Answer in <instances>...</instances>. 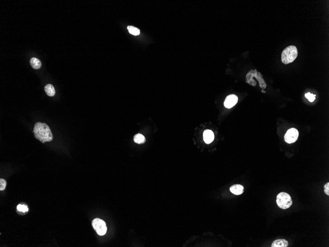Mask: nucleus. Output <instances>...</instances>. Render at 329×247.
I'll return each mask as SVG.
<instances>
[{
	"instance_id": "3",
	"label": "nucleus",
	"mask_w": 329,
	"mask_h": 247,
	"mask_svg": "<svg viewBox=\"0 0 329 247\" xmlns=\"http://www.w3.org/2000/svg\"><path fill=\"white\" fill-rule=\"evenodd\" d=\"M276 203L280 208L285 210L292 206L293 201L289 194L284 192H281L277 195Z\"/></svg>"
},
{
	"instance_id": "16",
	"label": "nucleus",
	"mask_w": 329,
	"mask_h": 247,
	"mask_svg": "<svg viewBox=\"0 0 329 247\" xmlns=\"http://www.w3.org/2000/svg\"><path fill=\"white\" fill-rule=\"evenodd\" d=\"M7 186V182L3 178L0 179V190L3 191L5 189Z\"/></svg>"
},
{
	"instance_id": "15",
	"label": "nucleus",
	"mask_w": 329,
	"mask_h": 247,
	"mask_svg": "<svg viewBox=\"0 0 329 247\" xmlns=\"http://www.w3.org/2000/svg\"><path fill=\"white\" fill-rule=\"evenodd\" d=\"M305 96L310 102H313L315 99V95L312 94L311 93L308 92V93H306L305 94Z\"/></svg>"
},
{
	"instance_id": "2",
	"label": "nucleus",
	"mask_w": 329,
	"mask_h": 247,
	"mask_svg": "<svg viewBox=\"0 0 329 247\" xmlns=\"http://www.w3.org/2000/svg\"><path fill=\"white\" fill-rule=\"evenodd\" d=\"M298 55V49L295 45H290L284 49L281 54V61L284 64L293 62Z\"/></svg>"
},
{
	"instance_id": "1",
	"label": "nucleus",
	"mask_w": 329,
	"mask_h": 247,
	"mask_svg": "<svg viewBox=\"0 0 329 247\" xmlns=\"http://www.w3.org/2000/svg\"><path fill=\"white\" fill-rule=\"evenodd\" d=\"M35 137L43 143L51 142L53 140V135L50 129L47 124L38 122L35 124L34 130Z\"/></svg>"
},
{
	"instance_id": "12",
	"label": "nucleus",
	"mask_w": 329,
	"mask_h": 247,
	"mask_svg": "<svg viewBox=\"0 0 329 247\" xmlns=\"http://www.w3.org/2000/svg\"><path fill=\"white\" fill-rule=\"evenodd\" d=\"M133 140L137 144H144V143H145V138L141 134H137L134 136Z\"/></svg>"
},
{
	"instance_id": "6",
	"label": "nucleus",
	"mask_w": 329,
	"mask_h": 247,
	"mask_svg": "<svg viewBox=\"0 0 329 247\" xmlns=\"http://www.w3.org/2000/svg\"><path fill=\"white\" fill-rule=\"evenodd\" d=\"M238 101V98L235 95L231 94L227 96L224 101V106L228 109H230L234 106Z\"/></svg>"
},
{
	"instance_id": "14",
	"label": "nucleus",
	"mask_w": 329,
	"mask_h": 247,
	"mask_svg": "<svg viewBox=\"0 0 329 247\" xmlns=\"http://www.w3.org/2000/svg\"><path fill=\"white\" fill-rule=\"evenodd\" d=\"M17 209L18 211L19 212H26L28 211V208L27 206L24 205L19 204L17 205Z\"/></svg>"
},
{
	"instance_id": "9",
	"label": "nucleus",
	"mask_w": 329,
	"mask_h": 247,
	"mask_svg": "<svg viewBox=\"0 0 329 247\" xmlns=\"http://www.w3.org/2000/svg\"><path fill=\"white\" fill-rule=\"evenodd\" d=\"M288 246V242L287 241L283 239H277L274 241L271 247H287Z\"/></svg>"
},
{
	"instance_id": "5",
	"label": "nucleus",
	"mask_w": 329,
	"mask_h": 247,
	"mask_svg": "<svg viewBox=\"0 0 329 247\" xmlns=\"http://www.w3.org/2000/svg\"><path fill=\"white\" fill-rule=\"evenodd\" d=\"M299 131L296 128H292L287 131L284 136V140L288 144L295 142L299 137Z\"/></svg>"
},
{
	"instance_id": "11",
	"label": "nucleus",
	"mask_w": 329,
	"mask_h": 247,
	"mask_svg": "<svg viewBox=\"0 0 329 247\" xmlns=\"http://www.w3.org/2000/svg\"><path fill=\"white\" fill-rule=\"evenodd\" d=\"M30 64L34 69H39L41 67L42 63L39 59L33 57L30 60Z\"/></svg>"
},
{
	"instance_id": "17",
	"label": "nucleus",
	"mask_w": 329,
	"mask_h": 247,
	"mask_svg": "<svg viewBox=\"0 0 329 247\" xmlns=\"http://www.w3.org/2000/svg\"><path fill=\"white\" fill-rule=\"evenodd\" d=\"M324 192L327 196H329V183H327L324 185Z\"/></svg>"
},
{
	"instance_id": "4",
	"label": "nucleus",
	"mask_w": 329,
	"mask_h": 247,
	"mask_svg": "<svg viewBox=\"0 0 329 247\" xmlns=\"http://www.w3.org/2000/svg\"><path fill=\"white\" fill-rule=\"evenodd\" d=\"M92 225L99 235L103 236L106 233V224L103 220L98 218L95 219L92 221Z\"/></svg>"
},
{
	"instance_id": "7",
	"label": "nucleus",
	"mask_w": 329,
	"mask_h": 247,
	"mask_svg": "<svg viewBox=\"0 0 329 247\" xmlns=\"http://www.w3.org/2000/svg\"><path fill=\"white\" fill-rule=\"evenodd\" d=\"M203 139L206 144H210L214 138L213 132L210 130H206L203 134Z\"/></svg>"
},
{
	"instance_id": "8",
	"label": "nucleus",
	"mask_w": 329,
	"mask_h": 247,
	"mask_svg": "<svg viewBox=\"0 0 329 247\" xmlns=\"http://www.w3.org/2000/svg\"><path fill=\"white\" fill-rule=\"evenodd\" d=\"M231 192L235 195H240L244 192V186L241 185H234L230 188Z\"/></svg>"
},
{
	"instance_id": "10",
	"label": "nucleus",
	"mask_w": 329,
	"mask_h": 247,
	"mask_svg": "<svg viewBox=\"0 0 329 247\" xmlns=\"http://www.w3.org/2000/svg\"><path fill=\"white\" fill-rule=\"evenodd\" d=\"M44 91H45L46 93H47V94L48 96H50V97L54 96L55 93H56L54 87L52 86V84H47L45 86V87H44Z\"/></svg>"
},
{
	"instance_id": "13",
	"label": "nucleus",
	"mask_w": 329,
	"mask_h": 247,
	"mask_svg": "<svg viewBox=\"0 0 329 247\" xmlns=\"http://www.w3.org/2000/svg\"><path fill=\"white\" fill-rule=\"evenodd\" d=\"M128 30L129 32L132 35H135V36H137L140 34V30H139V29L133 26H129L127 27Z\"/></svg>"
}]
</instances>
